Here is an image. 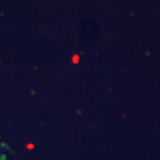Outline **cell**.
Listing matches in <instances>:
<instances>
[{
  "label": "cell",
  "instance_id": "1",
  "mask_svg": "<svg viewBox=\"0 0 160 160\" xmlns=\"http://www.w3.org/2000/svg\"><path fill=\"white\" fill-rule=\"evenodd\" d=\"M78 60H79L78 55H73V57H72V62H73V63L77 64V63L78 62Z\"/></svg>",
  "mask_w": 160,
  "mask_h": 160
}]
</instances>
